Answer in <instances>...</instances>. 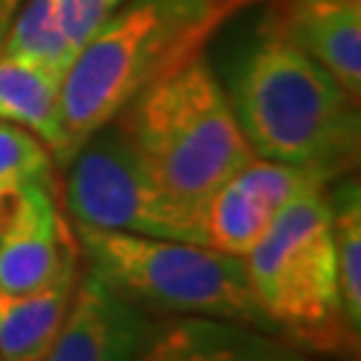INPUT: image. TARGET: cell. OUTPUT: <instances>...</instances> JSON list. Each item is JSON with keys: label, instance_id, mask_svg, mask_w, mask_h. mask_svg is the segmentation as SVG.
I'll list each match as a JSON object with an SVG mask.
<instances>
[{"label": "cell", "instance_id": "cell-4", "mask_svg": "<svg viewBox=\"0 0 361 361\" xmlns=\"http://www.w3.org/2000/svg\"><path fill=\"white\" fill-rule=\"evenodd\" d=\"M252 295L276 335L300 350L356 353L337 281L332 195L319 188L289 201L244 257Z\"/></svg>", "mask_w": 361, "mask_h": 361}, {"label": "cell", "instance_id": "cell-7", "mask_svg": "<svg viewBox=\"0 0 361 361\" xmlns=\"http://www.w3.org/2000/svg\"><path fill=\"white\" fill-rule=\"evenodd\" d=\"M78 257L73 222L59 209L51 174L19 188L0 231V292L43 289L78 271Z\"/></svg>", "mask_w": 361, "mask_h": 361}, {"label": "cell", "instance_id": "cell-3", "mask_svg": "<svg viewBox=\"0 0 361 361\" xmlns=\"http://www.w3.org/2000/svg\"><path fill=\"white\" fill-rule=\"evenodd\" d=\"M116 123L150 180L198 214L212 193L255 158L228 91L201 51L140 91Z\"/></svg>", "mask_w": 361, "mask_h": 361}, {"label": "cell", "instance_id": "cell-21", "mask_svg": "<svg viewBox=\"0 0 361 361\" xmlns=\"http://www.w3.org/2000/svg\"><path fill=\"white\" fill-rule=\"evenodd\" d=\"M276 3H284V0H276ZM348 3H361V0H348Z\"/></svg>", "mask_w": 361, "mask_h": 361}, {"label": "cell", "instance_id": "cell-12", "mask_svg": "<svg viewBox=\"0 0 361 361\" xmlns=\"http://www.w3.org/2000/svg\"><path fill=\"white\" fill-rule=\"evenodd\" d=\"M62 73L0 56V121L38 134L56 158L62 147Z\"/></svg>", "mask_w": 361, "mask_h": 361}, {"label": "cell", "instance_id": "cell-13", "mask_svg": "<svg viewBox=\"0 0 361 361\" xmlns=\"http://www.w3.org/2000/svg\"><path fill=\"white\" fill-rule=\"evenodd\" d=\"M273 217L276 214H271L241 182L231 177L204 204V212H201L204 246L228 252L235 257H246Z\"/></svg>", "mask_w": 361, "mask_h": 361}, {"label": "cell", "instance_id": "cell-20", "mask_svg": "<svg viewBox=\"0 0 361 361\" xmlns=\"http://www.w3.org/2000/svg\"><path fill=\"white\" fill-rule=\"evenodd\" d=\"M233 3H235V6H238V8H244L246 3H255V0H233Z\"/></svg>", "mask_w": 361, "mask_h": 361}, {"label": "cell", "instance_id": "cell-5", "mask_svg": "<svg viewBox=\"0 0 361 361\" xmlns=\"http://www.w3.org/2000/svg\"><path fill=\"white\" fill-rule=\"evenodd\" d=\"M73 233L86 268L140 308L228 319L273 332L252 295L244 257L80 222H73Z\"/></svg>", "mask_w": 361, "mask_h": 361}, {"label": "cell", "instance_id": "cell-9", "mask_svg": "<svg viewBox=\"0 0 361 361\" xmlns=\"http://www.w3.org/2000/svg\"><path fill=\"white\" fill-rule=\"evenodd\" d=\"M140 361H308L276 332L228 319L174 316L153 324Z\"/></svg>", "mask_w": 361, "mask_h": 361}, {"label": "cell", "instance_id": "cell-19", "mask_svg": "<svg viewBox=\"0 0 361 361\" xmlns=\"http://www.w3.org/2000/svg\"><path fill=\"white\" fill-rule=\"evenodd\" d=\"M104 6H107V8H110V11H116L118 6H121V3H126V0H102Z\"/></svg>", "mask_w": 361, "mask_h": 361}, {"label": "cell", "instance_id": "cell-18", "mask_svg": "<svg viewBox=\"0 0 361 361\" xmlns=\"http://www.w3.org/2000/svg\"><path fill=\"white\" fill-rule=\"evenodd\" d=\"M8 207H11V195L0 198V231H3V225H6V217H8Z\"/></svg>", "mask_w": 361, "mask_h": 361}, {"label": "cell", "instance_id": "cell-10", "mask_svg": "<svg viewBox=\"0 0 361 361\" xmlns=\"http://www.w3.org/2000/svg\"><path fill=\"white\" fill-rule=\"evenodd\" d=\"M273 22L313 62L335 78L350 99L361 94V3L348 0H284Z\"/></svg>", "mask_w": 361, "mask_h": 361}, {"label": "cell", "instance_id": "cell-15", "mask_svg": "<svg viewBox=\"0 0 361 361\" xmlns=\"http://www.w3.org/2000/svg\"><path fill=\"white\" fill-rule=\"evenodd\" d=\"M332 195L337 281L350 329L361 332V201L359 185L345 182Z\"/></svg>", "mask_w": 361, "mask_h": 361}, {"label": "cell", "instance_id": "cell-16", "mask_svg": "<svg viewBox=\"0 0 361 361\" xmlns=\"http://www.w3.org/2000/svg\"><path fill=\"white\" fill-rule=\"evenodd\" d=\"M54 155L38 134L0 121V198L13 195L27 182L51 174Z\"/></svg>", "mask_w": 361, "mask_h": 361}, {"label": "cell", "instance_id": "cell-8", "mask_svg": "<svg viewBox=\"0 0 361 361\" xmlns=\"http://www.w3.org/2000/svg\"><path fill=\"white\" fill-rule=\"evenodd\" d=\"M153 324L147 310L86 268L43 361H140Z\"/></svg>", "mask_w": 361, "mask_h": 361}, {"label": "cell", "instance_id": "cell-6", "mask_svg": "<svg viewBox=\"0 0 361 361\" xmlns=\"http://www.w3.org/2000/svg\"><path fill=\"white\" fill-rule=\"evenodd\" d=\"M62 204L70 222L204 244L201 214L171 201L145 171L118 123H107L65 164Z\"/></svg>", "mask_w": 361, "mask_h": 361}, {"label": "cell", "instance_id": "cell-17", "mask_svg": "<svg viewBox=\"0 0 361 361\" xmlns=\"http://www.w3.org/2000/svg\"><path fill=\"white\" fill-rule=\"evenodd\" d=\"M25 0H0V38H3V32H6V27L11 22L13 11L22 6Z\"/></svg>", "mask_w": 361, "mask_h": 361}, {"label": "cell", "instance_id": "cell-1", "mask_svg": "<svg viewBox=\"0 0 361 361\" xmlns=\"http://www.w3.org/2000/svg\"><path fill=\"white\" fill-rule=\"evenodd\" d=\"M228 99L257 158L310 169L326 182L359 164V102L271 13L233 67Z\"/></svg>", "mask_w": 361, "mask_h": 361}, {"label": "cell", "instance_id": "cell-11", "mask_svg": "<svg viewBox=\"0 0 361 361\" xmlns=\"http://www.w3.org/2000/svg\"><path fill=\"white\" fill-rule=\"evenodd\" d=\"M78 273H65L54 284L8 295L0 292V361H43L65 322Z\"/></svg>", "mask_w": 361, "mask_h": 361}, {"label": "cell", "instance_id": "cell-14", "mask_svg": "<svg viewBox=\"0 0 361 361\" xmlns=\"http://www.w3.org/2000/svg\"><path fill=\"white\" fill-rule=\"evenodd\" d=\"M0 56L56 70L65 75L75 54L67 46L65 32L54 11V0H25L13 11L11 22L0 38Z\"/></svg>", "mask_w": 361, "mask_h": 361}, {"label": "cell", "instance_id": "cell-2", "mask_svg": "<svg viewBox=\"0 0 361 361\" xmlns=\"http://www.w3.org/2000/svg\"><path fill=\"white\" fill-rule=\"evenodd\" d=\"M233 0H126L75 54L62 78L59 121L65 166L75 150L153 80L201 51L231 13Z\"/></svg>", "mask_w": 361, "mask_h": 361}]
</instances>
